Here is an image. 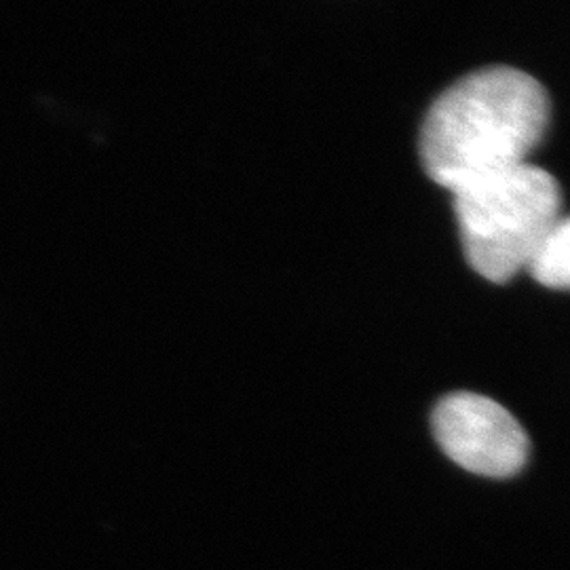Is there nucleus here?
Wrapping results in <instances>:
<instances>
[{
	"mask_svg": "<svg viewBox=\"0 0 570 570\" xmlns=\"http://www.w3.org/2000/svg\"><path fill=\"white\" fill-rule=\"evenodd\" d=\"M550 121L543 85L511 66L459 79L431 104L421 129V159L433 183L456 188L527 164Z\"/></svg>",
	"mask_w": 570,
	"mask_h": 570,
	"instance_id": "1",
	"label": "nucleus"
},
{
	"mask_svg": "<svg viewBox=\"0 0 570 570\" xmlns=\"http://www.w3.org/2000/svg\"><path fill=\"white\" fill-rule=\"evenodd\" d=\"M452 195L469 265L494 284L529 268L562 216L560 184L529 161L465 184Z\"/></svg>",
	"mask_w": 570,
	"mask_h": 570,
	"instance_id": "2",
	"label": "nucleus"
},
{
	"mask_svg": "<svg viewBox=\"0 0 570 570\" xmlns=\"http://www.w3.org/2000/svg\"><path fill=\"white\" fill-rule=\"evenodd\" d=\"M433 433L450 459L478 475L508 478L529 459V435L487 395L456 391L433 410Z\"/></svg>",
	"mask_w": 570,
	"mask_h": 570,
	"instance_id": "3",
	"label": "nucleus"
},
{
	"mask_svg": "<svg viewBox=\"0 0 570 570\" xmlns=\"http://www.w3.org/2000/svg\"><path fill=\"white\" fill-rule=\"evenodd\" d=\"M527 271L539 284L570 289V216H560L551 226Z\"/></svg>",
	"mask_w": 570,
	"mask_h": 570,
	"instance_id": "4",
	"label": "nucleus"
}]
</instances>
